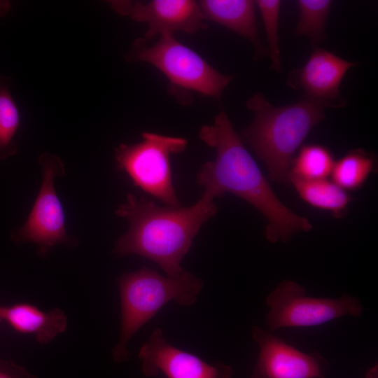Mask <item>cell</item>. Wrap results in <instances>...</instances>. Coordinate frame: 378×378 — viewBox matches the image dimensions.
<instances>
[{"instance_id":"obj_11","label":"cell","mask_w":378,"mask_h":378,"mask_svg":"<svg viewBox=\"0 0 378 378\" xmlns=\"http://www.w3.org/2000/svg\"><path fill=\"white\" fill-rule=\"evenodd\" d=\"M139 358L144 376L162 373L167 378H231L232 368L223 363L211 365L199 357L169 344L156 328L141 346Z\"/></svg>"},{"instance_id":"obj_9","label":"cell","mask_w":378,"mask_h":378,"mask_svg":"<svg viewBox=\"0 0 378 378\" xmlns=\"http://www.w3.org/2000/svg\"><path fill=\"white\" fill-rule=\"evenodd\" d=\"M251 333L259 354L251 378H323L328 363L319 353L301 351L258 326Z\"/></svg>"},{"instance_id":"obj_3","label":"cell","mask_w":378,"mask_h":378,"mask_svg":"<svg viewBox=\"0 0 378 378\" xmlns=\"http://www.w3.org/2000/svg\"><path fill=\"white\" fill-rule=\"evenodd\" d=\"M246 107L254 118L241 133L243 141L264 162L271 180L289 183L293 157L312 129L325 119V106L305 97L276 107L257 92Z\"/></svg>"},{"instance_id":"obj_15","label":"cell","mask_w":378,"mask_h":378,"mask_svg":"<svg viewBox=\"0 0 378 378\" xmlns=\"http://www.w3.org/2000/svg\"><path fill=\"white\" fill-rule=\"evenodd\" d=\"M291 183L300 197L309 205L338 216L347 207L351 197L335 183L324 179L304 180L289 175Z\"/></svg>"},{"instance_id":"obj_23","label":"cell","mask_w":378,"mask_h":378,"mask_svg":"<svg viewBox=\"0 0 378 378\" xmlns=\"http://www.w3.org/2000/svg\"><path fill=\"white\" fill-rule=\"evenodd\" d=\"M366 378H378V366H374L368 369L365 374Z\"/></svg>"},{"instance_id":"obj_24","label":"cell","mask_w":378,"mask_h":378,"mask_svg":"<svg viewBox=\"0 0 378 378\" xmlns=\"http://www.w3.org/2000/svg\"><path fill=\"white\" fill-rule=\"evenodd\" d=\"M2 321L1 320V307H0V321Z\"/></svg>"},{"instance_id":"obj_13","label":"cell","mask_w":378,"mask_h":378,"mask_svg":"<svg viewBox=\"0 0 378 378\" xmlns=\"http://www.w3.org/2000/svg\"><path fill=\"white\" fill-rule=\"evenodd\" d=\"M197 2L204 20L216 22L244 37L255 46L258 57L265 55V48L258 33L254 1L202 0Z\"/></svg>"},{"instance_id":"obj_12","label":"cell","mask_w":378,"mask_h":378,"mask_svg":"<svg viewBox=\"0 0 378 378\" xmlns=\"http://www.w3.org/2000/svg\"><path fill=\"white\" fill-rule=\"evenodd\" d=\"M354 65L331 52L316 48L302 68L290 72L288 82L292 88L302 89L306 98L325 107L337 106L342 78Z\"/></svg>"},{"instance_id":"obj_7","label":"cell","mask_w":378,"mask_h":378,"mask_svg":"<svg viewBox=\"0 0 378 378\" xmlns=\"http://www.w3.org/2000/svg\"><path fill=\"white\" fill-rule=\"evenodd\" d=\"M266 304L267 323L271 332L319 326L344 316L359 317L363 311L357 298L345 293L337 299L307 296L304 288L291 280L276 285L267 295Z\"/></svg>"},{"instance_id":"obj_2","label":"cell","mask_w":378,"mask_h":378,"mask_svg":"<svg viewBox=\"0 0 378 378\" xmlns=\"http://www.w3.org/2000/svg\"><path fill=\"white\" fill-rule=\"evenodd\" d=\"M213 198L203 192L190 206H160L153 200L127 195L115 214L129 222L128 230L115 242L118 256L138 255L156 262L167 276L175 278L186 270L181 262L204 223L217 213Z\"/></svg>"},{"instance_id":"obj_21","label":"cell","mask_w":378,"mask_h":378,"mask_svg":"<svg viewBox=\"0 0 378 378\" xmlns=\"http://www.w3.org/2000/svg\"><path fill=\"white\" fill-rule=\"evenodd\" d=\"M0 378H37L11 360L0 359Z\"/></svg>"},{"instance_id":"obj_8","label":"cell","mask_w":378,"mask_h":378,"mask_svg":"<svg viewBox=\"0 0 378 378\" xmlns=\"http://www.w3.org/2000/svg\"><path fill=\"white\" fill-rule=\"evenodd\" d=\"M38 163L43 173L40 190L26 221L11 232L10 238L15 243L35 244L38 255L46 258L54 246H76L78 239L66 231L64 209L55 191L56 178L65 174L62 160L56 155L43 153Z\"/></svg>"},{"instance_id":"obj_22","label":"cell","mask_w":378,"mask_h":378,"mask_svg":"<svg viewBox=\"0 0 378 378\" xmlns=\"http://www.w3.org/2000/svg\"><path fill=\"white\" fill-rule=\"evenodd\" d=\"M11 8V4L9 1L0 0V17L7 15Z\"/></svg>"},{"instance_id":"obj_4","label":"cell","mask_w":378,"mask_h":378,"mask_svg":"<svg viewBox=\"0 0 378 378\" xmlns=\"http://www.w3.org/2000/svg\"><path fill=\"white\" fill-rule=\"evenodd\" d=\"M118 284L121 328L120 339L112 350L113 359L118 363L127 360L129 341L161 307L172 300L181 305L192 304L203 287L202 279L187 271L172 278L146 267L122 274Z\"/></svg>"},{"instance_id":"obj_14","label":"cell","mask_w":378,"mask_h":378,"mask_svg":"<svg viewBox=\"0 0 378 378\" xmlns=\"http://www.w3.org/2000/svg\"><path fill=\"white\" fill-rule=\"evenodd\" d=\"M1 317L16 332L31 334L42 344L51 342L67 327L66 316L57 307L44 312L28 303H16L1 307Z\"/></svg>"},{"instance_id":"obj_1","label":"cell","mask_w":378,"mask_h":378,"mask_svg":"<svg viewBox=\"0 0 378 378\" xmlns=\"http://www.w3.org/2000/svg\"><path fill=\"white\" fill-rule=\"evenodd\" d=\"M199 137L216 151L215 159L205 162L197 175L203 192L216 198L228 192L253 205L267 220L265 234L271 243L285 242L295 233L312 228L307 218L277 198L223 110L213 125L200 128Z\"/></svg>"},{"instance_id":"obj_10","label":"cell","mask_w":378,"mask_h":378,"mask_svg":"<svg viewBox=\"0 0 378 378\" xmlns=\"http://www.w3.org/2000/svg\"><path fill=\"white\" fill-rule=\"evenodd\" d=\"M112 8L132 20L145 22L147 41L176 31L193 34L206 28L198 2L192 0L112 1Z\"/></svg>"},{"instance_id":"obj_5","label":"cell","mask_w":378,"mask_h":378,"mask_svg":"<svg viewBox=\"0 0 378 378\" xmlns=\"http://www.w3.org/2000/svg\"><path fill=\"white\" fill-rule=\"evenodd\" d=\"M125 58L154 66L168 78L172 92L194 91L219 99L233 78L218 71L172 34H161L150 46L144 38L136 39Z\"/></svg>"},{"instance_id":"obj_16","label":"cell","mask_w":378,"mask_h":378,"mask_svg":"<svg viewBox=\"0 0 378 378\" xmlns=\"http://www.w3.org/2000/svg\"><path fill=\"white\" fill-rule=\"evenodd\" d=\"M334 163L332 153L326 147L304 146L293 159L289 175L304 180L324 179L331 174Z\"/></svg>"},{"instance_id":"obj_20","label":"cell","mask_w":378,"mask_h":378,"mask_svg":"<svg viewBox=\"0 0 378 378\" xmlns=\"http://www.w3.org/2000/svg\"><path fill=\"white\" fill-rule=\"evenodd\" d=\"M257 5L265 29L272 68L281 71V62L279 45V19L281 1L278 0H258Z\"/></svg>"},{"instance_id":"obj_19","label":"cell","mask_w":378,"mask_h":378,"mask_svg":"<svg viewBox=\"0 0 378 378\" xmlns=\"http://www.w3.org/2000/svg\"><path fill=\"white\" fill-rule=\"evenodd\" d=\"M332 1L328 0H299V18L295 28L298 35L307 36L313 44L322 41Z\"/></svg>"},{"instance_id":"obj_6","label":"cell","mask_w":378,"mask_h":378,"mask_svg":"<svg viewBox=\"0 0 378 378\" xmlns=\"http://www.w3.org/2000/svg\"><path fill=\"white\" fill-rule=\"evenodd\" d=\"M141 136L139 143L120 144L115 148L118 168L127 174L135 186L166 206H181L173 184L170 157L182 153L187 140L153 132H144Z\"/></svg>"},{"instance_id":"obj_18","label":"cell","mask_w":378,"mask_h":378,"mask_svg":"<svg viewBox=\"0 0 378 378\" xmlns=\"http://www.w3.org/2000/svg\"><path fill=\"white\" fill-rule=\"evenodd\" d=\"M11 80L0 74V160L15 154L14 137L20 125V112L10 91Z\"/></svg>"},{"instance_id":"obj_17","label":"cell","mask_w":378,"mask_h":378,"mask_svg":"<svg viewBox=\"0 0 378 378\" xmlns=\"http://www.w3.org/2000/svg\"><path fill=\"white\" fill-rule=\"evenodd\" d=\"M373 167L370 155L357 149L335 162L331 175L333 182L344 190H355L364 183Z\"/></svg>"}]
</instances>
